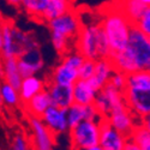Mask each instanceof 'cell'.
<instances>
[{"mask_svg":"<svg viewBox=\"0 0 150 150\" xmlns=\"http://www.w3.org/2000/svg\"><path fill=\"white\" fill-rule=\"evenodd\" d=\"M139 122L150 132V113L146 114V115H144V117H142V118L139 119Z\"/></svg>","mask_w":150,"mask_h":150,"instance_id":"cell-32","label":"cell"},{"mask_svg":"<svg viewBox=\"0 0 150 150\" xmlns=\"http://www.w3.org/2000/svg\"><path fill=\"white\" fill-rule=\"evenodd\" d=\"M51 30V42L55 51L62 55L73 49L70 42H76L77 35L82 27L79 15L69 11L57 18L47 22Z\"/></svg>","mask_w":150,"mask_h":150,"instance_id":"cell-4","label":"cell"},{"mask_svg":"<svg viewBox=\"0 0 150 150\" xmlns=\"http://www.w3.org/2000/svg\"><path fill=\"white\" fill-rule=\"evenodd\" d=\"M105 119L117 131H119L120 133L125 134L126 137H129L131 134V132L133 131V129H134V126L137 125V122L139 121V119L137 118L132 113V112L129 109V107L126 105L118 107L117 109H114Z\"/></svg>","mask_w":150,"mask_h":150,"instance_id":"cell-13","label":"cell"},{"mask_svg":"<svg viewBox=\"0 0 150 150\" xmlns=\"http://www.w3.org/2000/svg\"><path fill=\"white\" fill-rule=\"evenodd\" d=\"M122 95L126 106L138 119L150 113V89L126 86Z\"/></svg>","mask_w":150,"mask_h":150,"instance_id":"cell-10","label":"cell"},{"mask_svg":"<svg viewBox=\"0 0 150 150\" xmlns=\"http://www.w3.org/2000/svg\"><path fill=\"white\" fill-rule=\"evenodd\" d=\"M17 64L22 77L33 76L41 72L45 67V60L39 45L24 51L17 58Z\"/></svg>","mask_w":150,"mask_h":150,"instance_id":"cell-11","label":"cell"},{"mask_svg":"<svg viewBox=\"0 0 150 150\" xmlns=\"http://www.w3.org/2000/svg\"><path fill=\"white\" fill-rule=\"evenodd\" d=\"M73 0H48V5L43 15V23H47L53 18L72 11Z\"/></svg>","mask_w":150,"mask_h":150,"instance_id":"cell-22","label":"cell"},{"mask_svg":"<svg viewBox=\"0 0 150 150\" xmlns=\"http://www.w3.org/2000/svg\"><path fill=\"white\" fill-rule=\"evenodd\" d=\"M84 59L85 58L77 49H71L67 53L62 54L61 60L57 64L49 76V82L62 85H73L76 81L79 79L78 70Z\"/></svg>","mask_w":150,"mask_h":150,"instance_id":"cell-6","label":"cell"},{"mask_svg":"<svg viewBox=\"0 0 150 150\" xmlns=\"http://www.w3.org/2000/svg\"><path fill=\"white\" fill-rule=\"evenodd\" d=\"M41 120L54 133L55 137L67 133L70 131L69 124H67V117H66V109H61L52 105L42 114Z\"/></svg>","mask_w":150,"mask_h":150,"instance_id":"cell-14","label":"cell"},{"mask_svg":"<svg viewBox=\"0 0 150 150\" xmlns=\"http://www.w3.org/2000/svg\"><path fill=\"white\" fill-rule=\"evenodd\" d=\"M94 105L98 110L101 118H107L114 109L126 103H125L122 91L115 89L114 86H112L108 83L97 91Z\"/></svg>","mask_w":150,"mask_h":150,"instance_id":"cell-8","label":"cell"},{"mask_svg":"<svg viewBox=\"0 0 150 150\" xmlns=\"http://www.w3.org/2000/svg\"><path fill=\"white\" fill-rule=\"evenodd\" d=\"M46 86H47V82L42 77L37 76V74L23 77L21 86L18 89L19 96H21V100H22V105L24 102H27L28 100H30L34 95L45 90Z\"/></svg>","mask_w":150,"mask_h":150,"instance_id":"cell-17","label":"cell"},{"mask_svg":"<svg viewBox=\"0 0 150 150\" xmlns=\"http://www.w3.org/2000/svg\"><path fill=\"white\" fill-rule=\"evenodd\" d=\"M129 88L150 89V71H137L127 74Z\"/></svg>","mask_w":150,"mask_h":150,"instance_id":"cell-25","label":"cell"},{"mask_svg":"<svg viewBox=\"0 0 150 150\" xmlns=\"http://www.w3.org/2000/svg\"><path fill=\"white\" fill-rule=\"evenodd\" d=\"M5 21V18H4V15H3V12L0 11V23H3Z\"/></svg>","mask_w":150,"mask_h":150,"instance_id":"cell-37","label":"cell"},{"mask_svg":"<svg viewBox=\"0 0 150 150\" xmlns=\"http://www.w3.org/2000/svg\"><path fill=\"white\" fill-rule=\"evenodd\" d=\"M48 0H22L21 8L36 22H42Z\"/></svg>","mask_w":150,"mask_h":150,"instance_id":"cell-23","label":"cell"},{"mask_svg":"<svg viewBox=\"0 0 150 150\" xmlns=\"http://www.w3.org/2000/svg\"><path fill=\"white\" fill-rule=\"evenodd\" d=\"M142 150H150V142H149L145 146H143V148H142Z\"/></svg>","mask_w":150,"mask_h":150,"instance_id":"cell-38","label":"cell"},{"mask_svg":"<svg viewBox=\"0 0 150 150\" xmlns=\"http://www.w3.org/2000/svg\"><path fill=\"white\" fill-rule=\"evenodd\" d=\"M73 102L78 105H91L94 103L97 90L90 84L88 79H78L72 85Z\"/></svg>","mask_w":150,"mask_h":150,"instance_id":"cell-18","label":"cell"},{"mask_svg":"<svg viewBox=\"0 0 150 150\" xmlns=\"http://www.w3.org/2000/svg\"><path fill=\"white\" fill-rule=\"evenodd\" d=\"M98 23L107 37L110 55L124 49L127 45L133 24L124 16L115 1L107 5Z\"/></svg>","mask_w":150,"mask_h":150,"instance_id":"cell-2","label":"cell"},{"mask_svg":"<svg viewBox=\"0 0 150 150\" xmlns=\"http://www.w3.org/2000/svg\"><path fill=\"white\" fill-rule=\"evenodd\" d=\"M71 150H84L98 144L100 139V121L83 120L74 127L70 129Z\"/></svg>","mask_w":150,"mask_h":150,"instance_id":"cell-7","label":"cell"},{"mask_svg":"<svg viewBox=\"0 0 150 150\" xmlns=\"http://www.w3.org/2000/svg\"><path fill=\"white\" fill-rule=\"evenodd\" d=\"M66 117H67L69 127L70 129L74 127L76 125H78L81 121L84 120V106L73 102L66 109Z\"/></svg>","mask_w":150,"mask_h":150,"instance_id":"cell-27","label":"cell"},{"mask_svg":"<svg viewBox=\"0 0 150 150\" xmlns=\"http://www.w3.org/2000/svg\"><path fill=\"white\" fill-rule=\"evenodd\" d=\"M134 27L139 29L144 35L150 37V6H145L139 19L136 22Z\"/></svg>","mask_w":150,"mask_h":150,"instance_id":"cell-28","label":"cell"},{"mask_svg":"<svg viewBox=\"0 0 150 150\" xmlns=\"http://www.w3.org/2000/svg\"><path fill=\"white\" fill-rule=\"evenodd\" d=\"M74 49L85 58L98 60L110 57V48L107 37L98 22L83 24L77 35Z\"/></svg>","mask_w":150,"mask_h":150,"instance_id":"cell-3","label":"cell"},{"mask_svg":"<svg viewBox=\"0 0 150 150\" xmlns=\"http://www.w3.org/2000/svg\"><path fill=\"white\" fill-rule=\"evenodd\" d=\"M115 71V67L112 62L110 58H103V59H98L95 60V71L94 74L91 76L90 84L98 91L100 89H102L105 85L108 84L112 74Z\"/></svg>","mask_w":150,"mask_h":150,"instance_id":"cell-16","label":"cell"},{"mask_svg":"<svg viewBox=\"0 0 150 150\" xmlns=\"http://www.w3.org/2000/svg\"><path fill=\"white\" fill-rule=\"evenodd\" d=\"M10 150H29V143L22 133H16L12 138Z\"/></svg>","mask_w":150,"mask_h":150,"instance_id":"cell-31","label":"cell"},{"mask_svg":"<svg viewBox=\"0 0 150 150\" xmlns=\"http://www.w3.org/2000/svg\"><path fill=\"white\" fill-rule=\"evenodd\" d=\"M117 6L133 25L139 19L141 15L145 8V5L141 0H115Z\"/></svg>","mask_w":150,"mask_h":150,"instance_id":"cell-21","label":"cell"},{"mask_svg":"<svg viewBox=\"0 0 150 150\" xmlns=\"http://www.w3.org/2000/svg\"><path fill=\"white\" fill-rule=\"evenodd\" d=\"M29 127L31 131L30 144L33 150H54L55 136L43 124L41 118L29 117Z\"/></svg>","mask_w":150,"mask_h":150,"instance_id":"cell-9","label":"cell"},{"mask_svg":"<svg viewBox=\"0 0 150 150\" xmlns=\"http://www.w3.org/2000/svg\"><path fill=\"white\" fill-rule=\"evenodd\" d=\"M112 86H114L115 89L120 90V91H124L126 89V85H127V74L124 73L121 71H118L115 70L112 74V77L108 82Z\"/></svg>","mask_w":150,"mask_h":150,"instance_id":"cell-29","label":"cell"},{"mask_svg":"<svg viewBox=\"0 0 150 150\" xmlns=\"http://www.w3.org/2000/svg\"><path fill=\"white\" fill-rule=\"evenodd\" d=\"M141 1H142L145 6H150V0H141Z\"/></svg>","mask_w":150,"mask_h":150,"instance_id":"cell-36","label":"cell"},{"mask_svg":"<svg viewBox=\"0 0 150 150\" xmlns=\"http://www.w3.org/2000/svg\"><path fill=\"white\" fill-rule=\"evenodd\" d=\"M3 47V30H1V23H0V51Z\"/></svg>","mask_w":150,"mask_h":150,"instance_id":"cell-35","label":"cell"},{"mask_svg":"<svg viewBox=\"0 0 150 150\" xmlns=\"http://www.w3.org/2000/svg\"><path fill=\"white\" fill-rule=\"evenodd\" d=\"M127 141L129 137L117 131L105 118L100 120L98 145L103 150H124Z\"/></svg>","mask_w":150,"mask_h":150,"instance_id":"cell-12","label":"cell"},{"mask_svg":"<svg viewBox=\"0 0 150 150\" xmlns=\"http://www.w3.org/2000/svg\"><path fill=\"white\" fill-rule=\"evenodd\" d=\"M49 106H52V101L46 89L34 95L30 100L23 103L24 110L27 112V114L29 117H37V118H41Z\"/></svg>","mask_w":150,"mask_h":150,"instance_id":"cell-19","label":"cell"},{"mask_svg":"<svg viewBox=\"0 0 150 150\" xmlns=\"http://www.w3.org/2000/svg\"><path fill=\"white\" fill-rule=\"evenodd\" d=\"M46 90L49 94L52 105L61 109H67L73 103L72 85H62L53 82H48Z\"/></svg>","mask_w":150,"mask_h":150,"instance_id":"cell-15","label":"cell"},{"mask_svg":"<svg viewBox=\"0 0 150 150\" xmlns=\"http://www.w3.org/2000/svg\"><path fill=\"white\" fill-rule=\"evenodd\" d=\"M94 71H95V60L84 59L78 70V77L79 79H90L94 74Z\"/></svg>","mask_w":150,"mask_h":150,"instance_id":"cell-30","label":"cell"},{"mask_svg":"<svg viewBox=\"0 0 150 150\" xmlns=\"http://www.w3.org/2000/svg\"><path fill=\"white\" fill-rule=\"evenodd\" d=\"M110 60L115 70L126 74L150 71V37L133 25L127 45L120 52L112 54Z\"/></svg>","mask_w":150,"mask_h":150,"instance_id":"cell-1","label":"cell"},{"mask_svg":"<svg viewBox=\"0 0 150 150\" xmlns=\"http://www.w3.org/2000/svg\"><path fill=\"white\" fill-rule=\"evenodd\" d=\"M0 72H1V78L6 83H8L16 89H19L23 77L18 69L17 58L1 59V62H0Z\"/></svg>","mask_w":150,"mask_h":150,"instance_id":"cell-20","label":"cell"},{"mask_svg":"<svg viewBox=\"0 0 150 150\" xmlns=\"http://www.w3.org/2000/svg\"><path fill=\"white\" fill-rule=\"evenodd\" d=\"M3 30V47L0 55L5 58H18L24 51L37 46L33 35L18 29L12 22L4 21L1 23Z\"/></svg>","mask_w":150,"mask_h":150,"instance_id":"cell-5","label":"cell"},{"mask_svg":"<svg viewBox=\"0 0 150 150\" xmlns=\"http://www.w3.org/2000/svg\"><path fill=\"white\" fill-rule=\"evenodd\" d=\"M0 94H1V100L5 106H7L10 108H15V107H18L19 105H22V100H21L18 89L13 88V86L6 83L5 81L1 82Z\"/></svg>","mask_w":150,"mask_h":150,"instance_id":"cell-24","label":"cell"},{"mask_svg":"<svg viewBox=\"0 0 150 150\" xmlns=\"http://www.w3.org/2000/svg\"><path fill=\"white\" fill-rule=\"evenodd\" d=\"M129 139L132 141L133 143H136L138 146L143 148L150 142V132L138 121L134 126L133 131L131 132V134L129 136Z\"/></svg>","mask_w":150,"mask_h":150,"instance_id":"cell-26","label":"cell"},{"mask_svg":"<svg viewBox=\"0 0 150 150\" xmlns=\"http://www.w3.org/2000/svg\"><path fill=\"white\" fill-rule=\"evenodd\" d=\"M4 1L12 6V7H21V3H22V0H4Z\"/></svg>","mask_w":150,"mask_h":150,"instance_id":"cell-33","label":"cell"},{"mask_svg":"<svg viewBox=\"0 0 150 150\" xmlns=\"http://www.w3.org/2000/svg\"><path fill=\"white\" fill-rule=\"evenodd\" d=\"M84 150H103V148H101V146L97 144V145H94V146H90V148H86Z\"/></svg>","mask_w":150,"mask_h":150,"instance_id":"cell-34","label":"cell"}]
</instances>
